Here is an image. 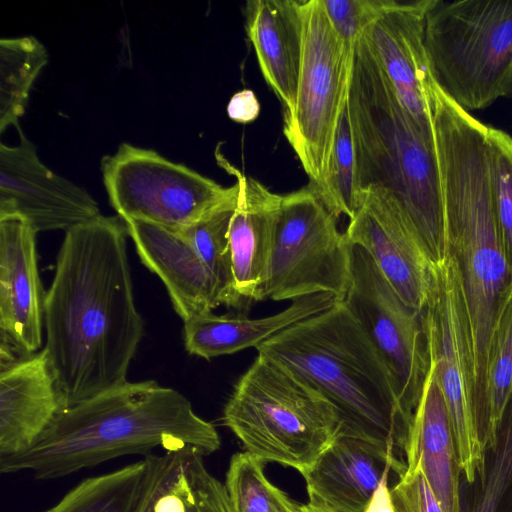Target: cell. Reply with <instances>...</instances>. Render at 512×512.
Listing matches in <instances>:
<instances>
[{
    "label": "cell",
    "instance_id": "cell-18",
    "mask_svg": "<svg viewBox=\"0 0 512 512\" xmlns=\"http://www.w3.org/2000/svg\"><path fill=\"white\" fill-rule=\"evenodd\" d=\"M124 221L141 262L162 280L183 322L226 305L218 282L183 233L144 221Z\"/></svg>",
    "mask_w": 512,
    "mask_h": 512
},
{
    "label": "cell",
    "instance_id": "cell-5",
    "mask_svg": "<svg viewBox=\"0 0 512 512\" xmlns=\"http://www.w3.org/2000/svg\"><path fill=\"white\" fill-rule=\"evenodd\" d=\"M347 111L361 191L380 187L399 204L433 265L447 257L434 138L419 131L362 37L354 47Z\"/></svg>",
    "mask_w": 512,
    "mask_h": 512
},
{
    "label": "cell",
    "instance_id": "cell-17",
    "mask_svg": "<svg viewBox=\"0 0 512 512\" xmlns=\"http://www.w3.org/2000/svg\"><path fill=\"white\" fill-rule=\"evenodd\" d=\"M405 467L384 447L339 434L302 474L308 504L329 512H364L383 477Z\"/></svg>",
    "mask_w": 512,
    "mask_h": 512
},
{
    "label": "cell",
    "instance_id": "cell-14",
    "mask_svg": "<svg viewBox=\"0 0 512 512\" xmlns=\"http://www.w3.org/2000/svg\"><path fill=\"white\" fill-rule=\"evenodd\" d=\"M16 146L0 144V216L24 218L36 233L69 229L100 215L84 188L54 173L17 127Z\"/></svg>",
    "mask_w": 512,
    "mask_h": 512
},
{
    "label": "cell",
    "instance_id": "cell-10",
    "mask_svg": "<svg viewBox=\"0 0 512 512\" xmlns=\"http://www.w3.org/2000/svg\"><path fill=\"white\" fill-rule=\"evenodd\" d=\"M351 280V244L307 185L281 195L266 298L296 300L326 293L343 301Z\"/></svg>",
    "mask_w": 512,
    "mask_h": 512
},
{
    "label": "cell",
    "instance_id": "cell-21",
    "mask_svg": "<svg viewBox=\"0 0 512 512\" xmlns=\"http://www.w3.org/2000/svg\"><path fill=\"white\" fill-rule=\"evenodd\" d=\"M406 468H419L444 512H460L461 468L453 428L432 364L415 410Z\"/></svg>",
    "mask_w": 512,
    "mask_h": 512
},
{
    "label": "cell",
    "instance_id": "cell-15",
    "mask_svg": "<svg viewBox=\"0 0 512 512\" xmlns=\"http://www.w3.org/2000/svg\"><path fill=\"white\" fill-rule=\"evenodd\" d=\"M363 248L402 301L420 312L433 281V267L394 197L380 187L361 191V206L344 232Z\"/></svg>",
    "mask_w": 512,
    "mask_h": 512
},
{
    "label": "cell",
    "instance_id": "cell-35",
    "mask_svg": "<svg viewBox=\"0 0 512 512\" xmlns=\"http://www.w3.org/2000/svg\"><path fill=\"white\" fill-rule=\"evenodd\" d=\"M260 113V104L252 90L244 89L235 93L227 105L229 118L238 123L254 121Z\"/></svg>",
    "mask_w": 512,
    "mask_h": 512
},
{
    "label": "cell",
    "instance_id": "cell-19",
    "mask_svg": "<svg viewBox=\"0 0 512 512\" xmlns=\"http://www.w3.org/2000/svg\"><path fill=\"white\" fill-rule=\"evenodd\" d=\"M220 165L236 177L238 194L228 228L234 287L243 301L266 298L276 214L281 195L246 176L218 157Z\"/></svg>",
    "mask_w": 512,
    "mask_h": 512
},
{
    "label": "cell",
    "instance_id": "cell-30",
    "mask_svg": "<svg viewBox=\"0 0 512 512\" xmlns=\"http://www.w3.org/2000/svg\"><path fill=\"white\" fill-rule=\"evenodd\" d=\"M488 156L496 223L512 272V137L488 125Z\"/></svg>",
    "mask_w": 512,
    "mask_h": 512
},
{
    "label": "cell",
    "instance_id": "cell-32",
    "mask_svg": "<svg viewBox=\"0 0 512 512\" xmlns=\"http://www.w3.org/2000/svg\"><path fill=\"white\" fill-rule=\"evenodd\" d=\"M203 457L195 450H189L186 456L190 486L186 512H233L224 483L207 470Z\"/></svg>",
    "mask_w": 512,
    "mask_h": 512
},
{
    "label": "cell",
    "instance_id": "cell-8",
    "mask_svg": "<svg viewBox=\"0 0 512 512\" xmlns=\"http://www.w3.org/2000/svg\"><path fill=\"white\" fill-rule=\"evenodd\" d=\"M302 54L295 104L283 133L309 177L324 180L341 117L347 108L354 47L336 32L322 0H301Z\"/></svg>",
    "mask_w": 512,
    "mask_h": 512
},
{
    "label": "cell",
    "instance_id": "cell-34",
    "mask_svg": "<svg viewBox=\"0 0 512 512\" xmlns=\"http://www.w3.org/2000/svg\"><path fill=\"white\" fill-rule=\"evenodd\" d=\"M395 512H444L419 468H406L391 488Z\"/></svg>",
    "mask_w": 512,
    "mask_h": 512
},
{
    "label": "cell",
    "instance_id": "cell-7",
    "mask_svg": "<svg viewBox=\"0 0 512 512\" xmlns=\"http://www.w3.org/2000/svg\"><path fill=\"white\" fill-rule=\"evenodd\" d=\"M424 42L434 82L464 110L512 97V0H430Z\"/></svg>",
    "mask_w": 512,
    "mask_h": 512
},
{
    "label": "cell",
    "instance_id": "cell-20",
    "mask_svg": "<svg viewBox=\"0 0 512 512\" xmlns=\"http://www.w3.org/2000/svg\"><path fill=\"white\" fill-rule=\"evenodd\" d=\"M62 410L44 349L1 366L0 457L28 450Z\"/></svg>",
    "mask_w": 512,
    "mask_h": 512
},
{
    "label": "cell",
    "instance_id": "cell-1",
    "mask_svg": "<svg viewBox=\"0 0 512 512\" xmlns=\"http://www.w3.org/2000/svg\"><path fill=\"white\" fill-rule=\"evenodd\" d=\"M127 227L98 217L65 232L44 301V351L64 409L127 381L143 336Z\"/></svg>",
    "mask_w": 512,
    "mask_h": 512
},
{
    "label": "cell",
    "instance_id": "cell-2",
    "mask_svg": "<svg viewBox=\"0 0 512 512\" xmlns=\"http://www.w3.org/2000/svg\"><path fill=\"white\" fill-rule=\"evenodd\" d=\"M433 128L447 256L456 265L470 323L473 404L480 427L489 430L488 364L495 330L512 297V272L494 211L488 125L438 89Z\"/></svg>",
    "mask_w": 512,
    "mask_h": 512
},
{
    "label": "cell",
    "instance_id": "cell-3",
    "mask_svg": "<svg viewBox=\"0 0 512 512\" xmlns=\"http://www.w3.org/2000/svg\"><path fill=\"white\" fill-rule=\"evenodd\" d=\"M220 444L216 428L183 394L153 380L126 381L62 410L28 450L0 457V472L52 480L158 447L207 456Z\"/></svg>",
    "mask_w": 512,
    "mask_h": 512
},
{
    "label": "cell",
    "instance_id": "cell-16",
    "mask_svg": "<svg viewBox=\"0 0 512 512\" xmlns=\"http://www.w3.org/2000/svg\"><path fill=\"white\" fill-rule=\"evenodd\" d=\"M36 232L21 216H0L1 366L37 353L44 327Z\"/></svg>",
    "mask_w": 512,
    "mask_h": 512
},
{
    "label": "cell",
    "instance_id": "cell-27",
    "mask_svg": "<svg viewBox=\"0 0 512 512\" xmlns=\"http://www.w3.org/2000/svg\"><path fill=\"white\" fill-rule=\"evenodd\" d=\"M224 486L233 512H299L301 504L272 484L264 462L244 451L229 462Z\"/></svg>",
    "mask_w": 512,
    "mask_h": 512
},
{
    "label": "cell",
    "instance_id": "cell-22",
    "mask_svg": "<svg viewBox=\"0 0 512 512\" xmlns=\"http://www.w3.org/2000/svg\"><path fill=\"white\" fill-rule=\"evenodd\" d=\"M301 0H249L245 30L264 79L290 112L295 104L302 54Z\"/></svg>",
    "mask_w": 512,
    "mask_h": 512
},
{
    "label": "cell",
    "instance_id": "cell-23",
    "mask_svg": "<svg viewBox=\"0 0 512 512\" xmlns=\"http://www.w3.org/2000/svg\"><path fill=\"white\" fill-rule=\"evenodd\" d=\"M336 301L333 295L319 293L296 299L285 310L263 318L212 312L184 321L185 349L192 355L212 359L250 347H258L281 331L312 317Z\"/></svg>",
    "mask_w": 512,
    "mask_h": 512
},
{
    "label": "cell",
    "instance_id": "cell-13",
    "mask_svg": "<svg viewBox=\"0 0 512 512\" xmlns=\"http://www.w3.org/2000/svg\"><path fill=\"white\" fill-rule=\"evenodd\" d=\"M430 0H389L362 39L421 133L434 138L437 85L425 48V18Z\"/></svg>",
    "mask_w": 512,
    "mask_h": 512
},
{
    "label": "cell",
    "instance_id": "cell-4",
    "mask_svg": "<svg viewBox=\"0 0 512 512\" xmlns=\"http://www.w3.org/2000/svg\"><path fill=\"white\" fill-rule=\"evenodd\" d=\"M256 350L334 406L340 435L377 444L405 461L413 417L401 404L386 362L343 301L281 331Z\"/></svg>",
    "mask_w": 512,
    "mask_h": 512
},
{
    "label": "cell",
    "instance_id": "cell-36",
    "mask_svg": "<svg viewBox=\"0 0 512 512\" xmlns=\"http://www.w3.org/2000/svg\"><path fill=\"white\" fill-rule=\"evenodd\" d=\"M364 512H395L389 487V474L383 477Z\"/></svg>",
    "mask_w": 512,
    "mask_h": 512
},
{
    "label": "cell",
    "instance_id": "cell-25",
    "mask_svg": "<svg viewBox=\"0 0 512 512\" xmlns=\"http://www.w3.org/2000/svg\"><path fill=\"white\" fill-rule=\"evenodd\" d=\"M48 62L45 46L34 36L0 39V132L19 126L31 88Z\"/></svg>",
    "mask_w": 512,
    "mask_h": 512
},
{
    "label": "cell",
    "instance_id": "cell-33",
    "mask_svg": "<svg viewBox=\"0 0 512 512\" xmlns=\"http://www.w3.org/2000/svg\"><path fill=\"white\" fill-rule=\"evenodd\" d=\"M389 0H322L339 36L355 46L365 30L383 13Z\"/></svg>",
    "mask_w": 512,
    "mask_h": 512
},
{
    "label": "cell",
    "instance_id": "cell-28",
    "mask_svg": "<svg viewBox=\"0 0 512 512\" xmlns=\"http://www.w3.org/2000/svg\"><path fill=\"white\" fill-rule=\"evenodd\" d=\"M311 188L336 219L345 215L351 220L361 206L355 150L347 108L341 117L327 174L321 184Z\"/></svg>",
    "mask_w": 512,
    "mask_h": 512
},
{
    "label": "cell",
    "instance_id": "cell-12",
    "mask_svg": "<svg viewBox=\"0 0 512 512\" xmlns=\"http://www.w3.org/2000/svg\"><path fill=\"white\" fill-rule=\"evenodd\" d=\"M343 302L386 362L401 404L413 417L431 364L420 312L402 301L371 256L354 244Z\"/></svg>",
    "mask_w": 512,
    "mask_h": 512
},
{
    "label": "cell",
    "instance_id": "cell-37",
    "mask_svg": "<svg viewBox=\"0 0 512 512\" xmlns=\"http://www.w3.org/2000/svg\"><path fill=\"white\" fill-rule=\"evenodd\" d=\"M300 512H329V511L316 508L307 503V504H301Z\"/></svg>",
    "mask_w": 512,
    "mask_h": 512
},
{
    "label": "cell",
    "instance_id": "cell-9",
    "mask_svg": "<svg viewBox=\"0 0 512 512\" xmlns=\"http://www.w3.org/2000/svg\"><path fill=\"white\" fill-rule=\"evenodd\" d=\"M108 200L123 220L184 230L234 200L238 185L224 187L157 151L122 143L101 160Z\"/></svg>",
    "mask_w": 512,
    "mask_h": 512
},
{
    "label": "cell",
    "instance_id": "cell-26",
    "mask_svg": "<svg viewBox=\"0 0 512 512\" xmlns=\"http://www.w3.org/2000/svg\"><path fill=\"white\" fill-rule=\"evenodd\" d=\"M467 485L472 488L460 498V512H512V395L486 449L483 469Z\"/></svg>",
    "mask_w": 512,
    "mask_h": 512
},
{
    "label": "cell",
    "instance_id": "cell-29",
    "mask_svg": "<svg viewBox=\"0 0 512 512\" xmlns=\"http://www.w3.org/2000/svg\"><path fill=\"white\" fill-rule=\"evenodd\" d=\"M236 200L237 196L217 211L180 231L192 243L218 282L226 305L233 307L242 304L234 287L228 243V228Z\"/></svg>",
    "mask_w": 512,
    "mask_h": 512
},
{
    "label": "cell",
    "instance_id": "cell-31",
    "mask_svg": "<svg viewBox=\"0 0 512 512\" xmlns=\"http://www.w3.org/2000/svg\"><path fill=\"white\" fill-rule=\"evenodd\" d=\"M512 395V297L495 330L487 372L488 444L494 440L504 409Z\"/></svg>",
    "mask_w": 512,
    "mask_h": 512
},
{
    "label": "cell",
    "instance_id": "cell-11",
    "mask_svg": "<svg viewBox=\"0 0 512 512\" xmlns=\"http://www.w3.org/2000/svg\"><path fill=\"white\" fill-rule=\"evenodd\" d=\"M431 364L450 416L461 474L472 483L484 466L486 443L473 405V357L467 307L453 259L433 267L420 311Z\"/></svg>",
    "mask_w": 512,
    "mask_h": 512
},
{
    "label": "cell",
    "instance_id": "cell-6",
    "mask_svg": "<svg viewBox=\"0 0 512 512\" xmlns=\"http://www.w3.org/2000/svg\"><path fill=\"white\" fill-rule=\"evenodd\" d=\"M223 423L246 452L301 475L341 427L336 409L321 393L259 354L235 385L224 407Z\"/></svg>",
    "mask_w": 512,
    "mask_h": 512
},
{
    "label": "cell",
    "instance_id": "cell-24",
    "mask_svg": "<svg viewBox=\"0 0 512 512\" xmlns=\"http://www.w3.org/2000/svg\"><path fill=\"white\" fill-rule=\"evenodd\" d=\"M150 454L118 470L84 479L43 512H140L162 463Z\"/></svg>",
    "mask_w": 512,
    "mask_h": 512
}]
</instances>
